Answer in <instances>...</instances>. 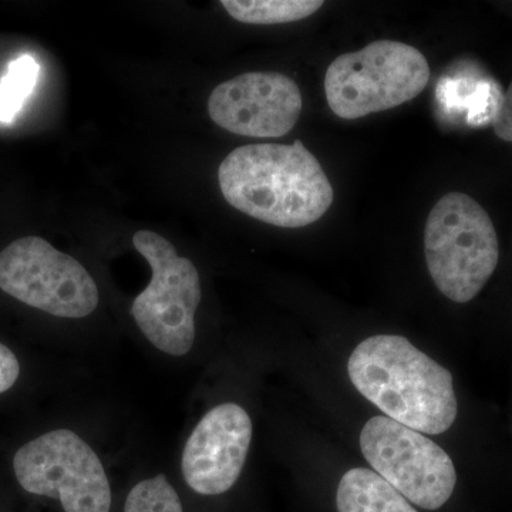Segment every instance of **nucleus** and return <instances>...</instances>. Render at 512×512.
<instances>
[{"instance_id": "nucleus-1", "label": "nucleus", "mask_w": 512, "mask_h": 512, "mask_svg": "<svg viewBox=\"0 0 512 512\" xmlns=\"http://www.w3.org/2000/svg\"><path fill=\"white\" fill-rule=\"evenodd\" d=\"M218 181L235 210L275 227H308L333 202L328 175L301 140L239 147L222 161Z\"/></svg>"}, {"instance_id": "nucleus-2", "label": "nucleus", "mask_w": 512, "mask_h": 512, "mask_svg": "<svg viewBox=\"0 0 512 512\" xmlns=\"http://www.w3.org/2000/svg\"><path fill=\"white\" fill-rule=\"evenodd\" d=\"M348 373L357 392L403 426L441 434L456 421L453 376L403 336L363 340L350 355Z\"/></svg>"}, {"instance_id": "nucleus-3", "label": "nucleus", "mask_w": 512, "mask_h": 512, "mask_svg": "<svg viewBox=\"0 0 512 512\" xmlns=\"http://www.w3.org/2000/svg\"><path fill=\"white\" fill-rule=\"evenodd\" d=\"M424 252L434 284L457 303L476 298L500 258L490 215L463 192L444 195L430 211L424 229Z\"/></svg>"}, {"instance_id": "nucleus-4", "label": "nucleus", "mask_w": 512, "mask_h": 512, "mask_svg": "<svg viewBox=\"0 0 512 512\" xmlns=\"http://www.w3.org/2000/svg\"><path fill=\"white\" fill-rule=\"evenodd\" d=\"M430 80V66L416 47L377 40L329 64L325 76L330 110L357 120L416 99Z\"/></svg>"}, {"instance_id": "nucleus-5", "label": "nucleus", "mask_w": 512, "mask_h": 512, "mask_svg": "<svg viewBox=\"0 0 512 512\" xmlns=\"http://www.w3.org/2000/svg\"><path fill=\"white\" fill-rule=\"evenodd\" d=\"M133 244L146 258L153 278L134 299L131 315L151 345L171 356H184L195 339V312L201 302V279L190 259L153 231H138Z\"/></svg>"}, {"instance_id": "nucleus-6", "label": "nucleus", "mask_w": 512, "mask_h": 512, "mask_svg": "<svg viewBox=\"0 0 512 512\" xmlns=\"http://www.w3.org/2000/svg\"><path fill=\"white\" fill-rule=\"evenodd\" d=\"M20 487L56 498L64 512H110L111 488L99 456L72 430L49 431L13 458Z\"/></svg>"}, {"instance_id": "nucleus-7", "label": "nucleus", "mask_w": 512, "mask_h": 512, "mask_svg": "<svg viewBox=\"0 0 512 512\" xmlns=\"http://www.w3.org/2000/svg\"><path fill=\"white\" fill-rule=\"evenodd\" d=\"M0 289L57 318H86L100 301L86 268L40 237L16 239L0 252Z\"/></svg>"}, {"instance_id": "nucleus-8", "label": "nucleus", "mask_w": 512, "mask_h": 512, "mask_svg": "<svg viewBox=\"0 0 512 512\" xmlns=\"http://www.w3.org/2000/svg\"><path fill=\"white\" fill-rule=\"evenodd\" d=\"M360 448L373 470L417 507L439 510L453 495V460L420 431L390 417H372L360 433Z\"/></svg>"}, {"instance_id": "nucleus-9", "label": "nucleus", "mask_w": 512, "mask_h": 512, "mask_svg": "<svg viewBox=\"0 0 512 512\" xmlns=\"http://www.w3.org/2000/svg\"><path fill=\"white\" fill-rule=\"evenodd\" d=\"M302 107L298 84L275 72L241 74L215 87L208 100L215 124L255 138L285 136L298 123Z\"/></svg>"}, {"instance_id": "nucleus-10", "label": "nucleus", "mask_w": 512, "mask_h": 512, "mask_svg": "<svg viewBox=\"0 0 512 512\" xmlns=\"http://www.w3.org/2000/svg\"><path fill=\"white\" fill-rule=\"evenodd\" d=\"M251 439V417L241 406L214 407L185 444L181 461L185 483L201 495L227 493L241 476Z\"/></svg>"}, {"instance_id": "nucleus-11", "label": "nucleus", "mask_w": 512, "mask_h": 512, "mask_svg": "<svg viewBox=\"0 0 512 512\" xmlns=\"http://www.w3.org/2000/svg\"><path fill=\"white\" fill-rule=\"evenodd\" d=\"M339 512H417L393 485L376 471L353 468L340 480Z\"/></svg>"}, {"instance_id": "nucleus-12", "label": "nucleus", "mask_w": 512, "mask_h": 512, "mask_svg": "<svg viewBox=\"0 0 512 512\" xmlns=\"http://www.w3.org/2000/svg\"><path fill=\"white\" fill-rule=\"evenodd\" d=\"M231 18L248 25H281L309 18L323 6L320 0H222Z\"/></svg>"}, {"instance_id": "nucleus-13", "label": "nucleus", "mask_w": 512, "mask_h": 512, "mask_svg": "<svg viewBox=\"0 0 512 512\" xmlns=\"http://www.w3.org/2000/svg\"><path fill=\"white\" fill-rule=\"evenodd\" d=\"M40 67L32 56L23 55L9 64L0 79V123H10L35 89Z\"/></svg>"}, {"instance_id": "nucleus-14", "label": "nucleus", "mask_w": 512, "mask_h": 512, "mask_svg": "<svg viewBox=\"0 0 512 512\" xmlns=\"http://www.w3.org/2000/svg\"><path fill=\"white\" fill-rule=\"evenodd\" d=\"M124 512H183V505L167 477L158 474L131 488Z\"/></svg>"}, {"instance_id": "nucleus-15", "label": "nucleus", "mask_w": 512, "mask_h": 512, "mask_svg": "<svg viewBox=\"0 0 512 512\" xmlns=\"http://www.w3.org/2000/svg\"><path fill=\"white\" fill-rule=\"evenodd\" d=\"M493 127L497 137L512 143V82L495 113Z\"/></svg>"}, {"instance_id": "nucleus-16", "label": "nucleus", "mask_w": 512, "mask_h": 512, "mask_svg": "<svg viewBox=\"0 0 512 512\" xmlns=\"http://www.w3.org/2000/svg\"><path fill=\"white\" fill-rule=\"evenodd\" d=\"M20 375L18 357L8 348L0 343V394L8 392L10 387L16 383Z\"/></svg>"}]
</instances>
